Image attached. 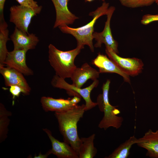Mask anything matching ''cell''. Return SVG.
<instances>
[{
    "label": "cell",
    "instance_id": "6da1fadb",
    "mask_svg": "<svg viewBox=\"0 0 158 158\" xmlns=\"http://www.w3.org/2000/svg\"><path fill=\"white\" fill-rule=\"evenodd\" d=\"M85 111V104H77L66 111L55 112L54 114L64 141L68 143L78 155L81 140L78 134L77 124Z\"/></svg>",
    "mask_w": 158,
    "mask_h": 158
},
{
    "label": "cell",
    "instance_id": "7a4b0ae2",
    "mask_svg": "<svg viewBox=\"0 0 158 158\" xmlns=\"http://www.w3.org/2000/svg\"><path fill=\"white\" fill-rule=\"evenodd\" d=\"M83 48L77 46L72 50L63 51L50 44L48 46V60L55 75L64 79L71 78L77 67L74 64L75 59Z\"/></svg>",
    "mask_w": 158,
    "mask_h": 158
},
{
    "label": "cell",
    "instance_id": "3957f363",
    "mask_svg": "<svg viewBox=\"0 0 158 158\" xmlns=\"http://www.w3.org/2000/svg\"><path fill=\"white\" fill-rule=\"evenodd\" d=\"M109 6V3L104 2L101 6L89 13V15L92 16L93 19L89 23L82 26L74 28L66 25L59 28L62 32L71 34L77 40V46L84 48V45H87L93 52L94 46L93 44V34L94 32V25L99 17L106 15Z\"/></svg>",
    "mask_w": 158,
    "mask_h": 158
},
{
    "label": "cell",
    "instance_id": "277c9868",
    "mask_svg": "<svg viewBox=\"0 0 158 158\" xmlns=\"http://www.w3.org/2000/svg\"><path fill=\"white\" fill-rule=\"evenodd\" d=\"M110 81L107 80L102 87V93L99 94L97 99V103L100 110L104 113V115L99 122L98 127L106 130L112 127L116 129L122 125L123 118L117 116L120 111L116 108L118 106L111 105L109 102L108 94Z\"/></svg>",
    "mask_w": 158,
    "mask_h": 158
},
{
    "label": "cell",
    "instance_id": "5b68a950",
    "mask_svg": "<svg viewBox=\"0 0 158 158\" xmlns=\"http://www.w3.org/2000/svg\"><path fill=\"white\" fill-rule=\"evenodd\" d=\"M99 83V80L97 79L94 81L89 86L82 89L68 83L64 79L56 75L54 76L51 81V84L53 87L65 90L69 95L82 97L85 101V111L90 110L97 105V102L92 101L90 94L92 90L97 87Z\"/></svg>",
    "mask_w": 158,
    "mask_h": 158
},
{
    "label": "cell",
    "instance_id": "8992f818",
    "mask_svg": "<svg viewBox=\"0 0 158 158\" xmlns=\"http://www.w3.org/2000/svg\"><path fill=\"white\" fill-rule=\"evenodd\" d=\"M42 8L41 6L32 8L20 5H13L10 8L9 21L15 27L26 34L29 33L28 28L32 17L39 14Z\"/></svg>",
    "mask_w": 158,
    "mask_h": 158
},
{
    "label": "cell",
    "instance_id": "52a82bcc",
    "mask_svg": "<svg viewBox=\"0 0 158 158\" xmlns=\"http://www.w3.org/2000/svg\"><path fill=\"white\" fill-rule=\"evenodd\" d=\"M105 52L109 58L126 75L134 76L141 72L143 64L140 59L135 58H122L112 49L108 47H106Z\"/></svg>",
    "mask_w": 158,
    "mask_h": 158
},
{
    "label": "cell",
    "instance_id": "ba28073f",
    "mask_svg": "<svg viewBox=\"0 0 158 158\" xmlns=\"http://www.w3.org/2000/svg\"><path fill=\"white\" fill-rule=\"evenodd\" d=\"M115 8L111 6L108 8L106 14L107 20L105 22L104 27L103 31L100 32H94L93 37L97 41L94 47H100L102 44H104L106 47L110 48L117 54L119 52L118 49V43L113 38L110 28V21Z\"/></svg>",
    "mask_w": 158,
    "mask_h": 158
},
{
    "label": "cell",
    "instance_id": "9c48e42d",
    "mask_svg": "<svg viewBox=\"0 0 158 158\" xmlns=\"http://www.w3.org/2000/svg\"><path fill=\"white\" fill-rule=\"evenodd\" d=\"M28 50L25 49L13 50L8 52L4 62L7 67L13 68L25 75H33L32 70L27 65L26 54Z\"/></svg>",
    "mask_w": 158,
    "mask_h": 158
},
{
    "label": "cell",
    "instance_id": "30bf717a",
    "mask_svg": "<svg viewBox=\"0 0 158 158\" xmlns=\"http://www.w3.org/2000/svg\"><path fill=\"white\" fill-rule=\"evenodd\" d=\"M81 97L74 96L72 99H55L49 97L43 96L41 98L40 102L44 110L49 111L61 112L71 108L79 103Z\"/></svg>",
    "mask_w": 158,
    "mask_h": 158
},
{
    "label": "cell",
    "instance_id": "8fae6325",
    "mask_svg": "<svg viewBox=\"0 0 158 158\" xmlns=\"http://www.w3.org/2000/svg\"><path fill=\"white\" fill-rule=\"evenodd\" d=\"M56 12L54 28L72 24L78 18L69 10L68 4L70 0H51Z\"/></svg>",
    "mask_w": 158,
    "mask_h": 158
},
{
    "label": "cell",
    "instance_id": "7c38bea8",
    "mask_svg": "<svg viewBox=\"0 0 158 158\" xmlns=\"http://www.w3.org/2000/svg\"><path fill=\"white\" fill-rule=\"evenodd\" d=\"M0 73L3 76L6 86L17 85L20 87L30 94L31 88L23 75L17 71L9 67L0 66Z\"/></svg>",
    "mask_w": 158,
    "mask_h": 158
},
{
    "label": "cell",
    "instance_id": "4fadbf2b",
    "mask_svg": "<svg viewBox=\"0 0 158 158\" xmlns=\"http://www.w3.org/2000/svg\"><path fill=\"white\" fill-rule=\"evenodd\" d=\"M43 130L46 133L51 142L52 148L48 151L50 154L55 155L59 158H79L76 152L68 143L56 139L49 129L44 128Z\"/></svg>",
    "mask_w": 158,
    "mask_h": 158
},
{
    "label": "cell",
    "instance_id": "5bb4252c",
    "mask_svg": "<svg viewBox=\"0 0 158 158\" xmlns=\"http://www.w3.org/2000/svg\"><path fill=\"white\" fill-rule=\"evenodd\" d=\"M14 49L28 50L35 49L39 41L38 38L33 33L26 34L15 27L10 36Z\"/></svg>",
    "mask_w": 158,
    "mask_h": 158
},
{
    "label": "cell",
    "instance_id": "9a60e30c",
    "mask_svg": "<svg viewBox=\"0 0 158 158\" xmlns=\"http://www.w3.org/2000/svg\"><path fill=\"white\" fill-rule=\"evenodd\" d=\"M99 73L87 63L83 64L80 68L76 67L74 71L71 79L72 84L80 88L89 79L93 81L97 80Z\"/></svg>",
    "mask_w": 158,
    "mask_h": 158
},
{
    "label": "cell",
    "instance_id": "2e32d148",
    "mask_svg": "<svg viewBox=\"0 0 158 158\" xmlns=\"http://www.w3.org/2000/svg\"><path fill=\"white\" fill-rule=\"evenodd\" d=\"M138 140L136 144L147 150V156L158 158V130L154 131L149 129Z\"/></svg>",
    "mask_w": 158,
    "mask_h": 158
},
{
    "label": "cell",
    "instance_id": "e0dca14e",
    "mask_svg": "<svg viewBox=\"0 0 158 158\" xmlns=\"http://www.w3.org/2000/svg\"><path fill=\"white\" fill-rule=\"evenodd\" d=\"M92 63L97 67L100 73H115L123 78L124 80L129 83V75L122 71L106 55L99 53L92 61Z\"/></svg>",
    "mask_w": 158,
    "mask_h": 158
},
{
    "label": "cell",
    "instance_id": "ac0fdd59",
    "mask_svg": "<svg viewBox=\"0 0 158 158\" xmlns=\"http://www.w3.org/2000/svg\"><path fill=\"white\" fill-rule=\"evenodd\" d=\"M95 135L93 134L87 138H80L78 156L79 158H93L97 152V150L94 143Z\"/></svg>",
    "mask_w": 158,
    "mask_h": 158
},
{
    "label": "cell",
    "instance_id": "d6986e66",
    "mask_svg": "<svg viewBox=\"0 0 158 158\" xmlns=\"http://www.w3.org/2000/svg\"><path fill=\"white\" fill-rule=\"evenodd\" d=\"M8 27L4 16H0V66H4V62L8 52L6 47L7 42L10 39Z\"/></svg>",
    "mask_w": 158,
    "mask_h": 158
},
{
    "label": "cell",
    "instance_id": "ffe728a7",
    "mask_svg": "<svg viewBox=\"0 0 158 158\" xmlns=\"http://www.w3.org/2000/svg\"><path fill=\"white\" fill-rule=\"evenodd\" d=\"M138 139L134 135L132 136L124 142L121 144L113 152L105 158H127L129 156L132 146L137 144Z\"/></svg>",
    "mask_w": 158,
    "mask_h": 158
},
{
    "label": "cell",
    "instance_id": "44dd1931",
    "mask_svg": "<svg viewBox=\"0 0 158 158\" xmlns=\"http://www.w3.org/2000/svg\"><path fill=\"white\" fill-rule=\"evenodd\" d=\"M11 112L8 111L2 103H0V142L4 141L7 137L8 126Z\"/></svg>",
    "mask_w": 158,
    "mask_h": 158
},
{
    "label": "cell",
    "instance_id": "7402d4cb",
    "mask_svg": "<svg viewBox=\"0 0 158 158\" xmlns=\"http://www.w3.org/2000/svg\"><path fill=\"white\" fill-rule=\"evenodd\" d=\"M157 0H119L121 4L128 8H135L150 6Z\"/></svg>",
    "mask_w": 158,
    "mask_h": 158
},
{
    "label": "cell",
    "instance_id": "603a6c76",
    "mask_svg": "<svg viewBox=\"0 0 158 158\" xmlns=\"http://www.w3.org/2000/svg\"><path fill=\"white\" fill-rule=\"evenodd\" d=\"M10 87L9 92L12 95L13 98L18 97L22 93L25 95H27L25 91L22 88L17 85H12Z\"/></svg>",
    "mask_w": 158,
    "mask_h": 158
},
{
    "label": "cell",
    "instance_id": "cb8c5ba5",
    "mask_svg": "<svg viewBox=\"0 0 158 158\" xmlns=\"http://www.w3.org/2000/svg\"><path fill=\"white\" fill-rule=\"evenodd\" d=\"M158 21V14H147L142 16L141 20V23L143 25H147L151 22Z\"/></svg>",
    "mask_w": 158,
    "mask_h": 158
},
{
    "label": "cell",
    "instance_id": "d4e9b609",
    "mask_svg": "<svg viewBox=\"0 0 158 158\" xmlns=\"http://www.w3.org/2000/svg\"><path fill=\"white\" fill-rule=\"evenodd\" d=\"M22 6L32 8H35L39 6L34 0H15Z\"/></svg>",
    "mask_w": 158,
    "mask_h": 158
},
{
    "label": "cell",
    "instance_id": "484cf974",
    "mask_svg": "<svg viewBox=\"0 0 158 158\" xmlns=\"http://www.w3.org/2000/svg\"><path fill=\"white\" fill-rule=\"evenodd\" d=\"M6 0H0V16H4V10Z\"/></svg>",
    "mask_w": 158,
    "mask_h": 158
},
{
    "label": "cell",
    "instance_id": "4316f807",
    "mask_svg": "<svg viewBox=\"0 0 158 158\" xmlns=\"http://www.w3.org/2000/svg\"><path fill=\"white\" fill-rule=\"evenodd\" d=\"M50 154L49 151L47 152L46 154H42L41 153L39 154L37 156H35L34 157L35 158H46L48 157V156Z\"/></svg>",
    "mask_w": 158,
    "mask_h": 158
},
{
    "label": "cell",
    "instance_id": "83f0119b",
    "mask_svg": "<svg viewBox=\"0 0 158 158\" xmlns=\"http://www.w3.org/2000/svg\"><path fill=\"white\" fill-rule=\"evenodd\" d=\"M94 0H85V1L86 2L87 1V2H90Z\"/></svg>",
    "mask_w": 158,
    "mask_h": 158
},
{
    "label": "cell",
    "instance_id": "f1b7e54d",
    "mask_svg": "<svg viewBox=\"0 0 158 158\" xmlns=\"http://www.w3.org/2000/svg\"><path fill=\"white\" fill-rule=\"evenodd\" d=\"M156 3L157 4L158 6V0H157L156 2Z\"/></svg>",
    "mask_w": 158,
    "mask_h": 158
},
{
    "label": "cell",
    "instance_id": "f546056e",
    "mask_svg": "<svg viewBox=\"0 0 158 158\" xmlns=\"http://www.w3.org/2000/svg\"><path fill=\"white\" fill-rule=\"evenodd\" d=\"M101 0V1H104H104H105V0Z\"/></svg>",
    "mask_w": 158,
    "mask_h": 158
}]
</instances>
